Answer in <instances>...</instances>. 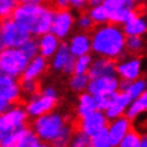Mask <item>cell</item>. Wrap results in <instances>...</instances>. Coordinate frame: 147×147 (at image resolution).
<instances>
[{
  "instance_id": "obj_38",
  "label": "cell",
  "mask_w": 147,
  "mask_h": 147,
  "mask_svg": "<svg viewBox=\"0 0 147 147\" xmlns=\"http://www.w3.org/2000/svg\"><path fill=\"white\" fill-rule=\"evenodd\" d=\"M105 0H87L86 4H89L90 6H97V5H102Z\"/></svg>"
},
{
  "instance_id": "obj_8",
  "label": "cell",
  "mask_w": 147,
  "mask_h": 147,
  "mask_svg": "<svg viewBox=\"0 0 147 147\" xmlns=\"http://www.w3.org/2000/svg\"><path fill=\"white\" fill-rule=\"evenodd\" d=\"M40 140L29 126L0 136V147H31Z\"/></svg>"
},
{
  "instance_id": "obj_28",
  "label": "cell",
  "mask_w": 147,
  "mask_h": 147,
  "mask_svg": "<svg viewBox=\"0 0 147 147\" xmlns=\"http://www.w3.org/2000/svg\"><path fill=\"white\" fill-rule=\"evenodd\" d=\"M19 49L23 51V53L26 55V57L30 60V59L35 57L36 55H39V45H38V40L34 38H29L26 41H25L23 45H21Z\"/></svg>"
},
{
  "instance_id": "obj_20",
  "label": "cell",
  "mask_w": 147,
  "mask_h": 147,
  "mask_svg": "<svg viewBox=\"0 0 147 147\" xmlns=\"http://www.w3.org/2000/svg\"><path fill=\"white\" fill-rule=\"evenodd\" d=\"M121 91L127 94L131 100L137 98L143 91L146 90V81L145 80H134V81H125L121 84Z\"/></svg>"
},
{
  "instance_id": "obj_18",
  "label": "cell",
  "mask_w": 147,
  "mask_h": 147,
  "mask_svg": "<svg viewBox=\"0 0 147 147\" xmlns=\"http://www.w3.org/2000/svg\"><path fill=\"white\" fill-rule=\"evenodd\" d=\"M140 69H141V62L138 59H132L126 62L116 65V72L122 78L123 81H134L138 78Z\"/></svg>"
},
{
  "instance_id": "obj_6",
  "label": "cell",
  "mask_w": 147,
  "mask_h": 147,
  "mask_svg": "<svg viewBox=\"0 0 147 147\" xmlns=\"http://www.w3.org/2000/svg\"><path fill=\"white\" fill-rule=\"evenodd\" d=\"M30 36V32L20 24H18L13 18L0 20V45L1 47H20Z\"/></svg>"
},
{
  "instance_id": "obj_39",
  "label": "cell",
  "mask_w": 147,
  "mask_h": 147,
  "mask_svg": "<svg viewBox=\"0 0 147 147\" xmlns=\"http://www.w3.org/2000/svg\"><path fill=\"white\" fill-rule=\"evenodd\" d=\"M31 147H53L51 145H49L47 142H42V141H39L38 143H35L34 146H31Z\"/></svg>"
},
{
  "instance_id": "obj_34",
  "label": "cell",
  "mask_w": 147,
  "mask_h": 147,
  "mask_svg": "<svg viewBox=\"0 0 147 147\" xmlns=\"http://www.w3.org/2000/svg\"><path fill=\"white\" fill-rule=\"evenodd\" d=\"M79 25H80V28H82L84 30L86 31V34H92V32L95 31V28L97 26V25H95L94 24V21L90 19V16H89V14L84 11L81 14V16H80V19H79Z\"/></svg>"
},
{
  "instance_id": "obj_33",
  "label": "cell",
  "mask_w": 147,
  "mask_h": 147,
  "mask_svg": "<svg viewBox=\"0 0 147 147\" xmlns=\"http://www.w3.org/2000/svg\"><path fill=\"white\" fill-rule=\"evenodd\" d=\"M89 80L90 79H89V76H87V74H85V75H75L71 79V87L75 91H81L85 89V87H87Z\"/></svg>"
},
{
  "instance_id": "obj_22",
  "label": "cell",
  "mask_w": 147,
  "mask_h": 147,
  "mask_svg": "<svg viewBox=\"0 0 147 147\" xmlns=\"http://www.w3.org/2000/svg\"><path fill=\"white\" fill-rule=\"evenodd\" d=\"M96 102H95V97L91 94H82L80 96V104H79V117H85L89 113L96 111Z\"/></svg>"
},
{
  "instance_id": "obj_35",
  "label": "cell",
  "mask_w": 147,
  "mask_h": 147,
  "mask_svg": "<svg viewBox=\"0 0 147 147\" xmlns=\"http://www.w3.org/2000/svg\"><path fill=\"white\" fill-rule=\"evenodd\" d=\"M115 92L113 94H109V95H98V96H94L95 97V102H96V109L98 111L101 110H106L110 106L112 101V97Z\"/></svg>"
},
{
  "instance_id": "obj_36",
  "label": "cell",
  "mask_w": 147,
  "mask_h": 147,
  "mask_svg": "<svg viewBox=\"0 0 147 147\" xmlns=\"http://www.w3.org/2000/svg\"><path fill=\"white\" fill-rule=\"evenodd\" d=\"M86 3H87V0H69L70 5H72L74 8H79V9H82Z\"/></svg>"
},
{
  "instance_id": "obj_43",
  "label": "cell",
  "mask_w": 147,
  "mask_h": 147,
  "mask_svg": "<svg viewBox=\"0 0 147 147\" xmlns=\"http://www.w3.org/2000/svg\"><path fill=\"white\" fill-rule=\"evenodd\" d=\"M0 49H1V45H0Z\"/></svg>"
},
{
  "instance_id": "obj_3",
  "label": "cell",
  "mask_w": 147,
  "mask_h": 147,
  "mask_svg": "<svg viewBox=\"0 0 147 147\" xmlns=\"http://www.w3.org/2000/svg\"><path fill=\"white\" fill-rule=\"evenodd\" d=\"M66 126V121L56 113H46L34 120L31 130L42 142H53L62 132Z\"/></svg>"
},
{
  "instance_id": "obj_37",
  "label": "cell",
  "mask_w": 147,
  "mask_h": 147,
  "mask_svg": "<svg viewBox=\"0 0 147 147\" xmlns=\"http://www.w3.org/2000/svg\"><path fill=\"white\" fill-rule=\"evenodd\" d=\"M19 3H32V4H47V6L50 5L51 0H19Z\"/></svg>"
},
{
  "instance_id": "obj_25",
  "label": "cell",
  "mask_w": 147,
  "mask_h": 147,
  "mask_svg": "<svg viewBox=\"0 0 147 147\" xmlns=\"http://www.w3.org/2000/svg\"><path fill=\"white\" fill-rule=\"evenodd\" d=\"M19 5V0H0V20L10 19Z\"/></svg>"
},
{
  "instance_id": "obj_15",
  "label": "cell",
  "mask_w": 147,
  "mask_h": 147,
  "mask_svg": "<svg viewBox=\"0 0 147 147\" xmlns=\"http://www.w3.org/2000/svg\"><path fill=\"white\" fill-rule=\"evenodd\" d=\"M46 70V59L41 55H36L29 60L24 72L21 74L19 79L21 80H39V78L42 75V72Z\"/></svg>"
},
{
  "instance_id": "obj_12",
  "label": "cell",
  "mask_w": 147,
  "mask_h": 147,
  "mask_svg": "<svg viewBox=\"0 0 147 147\" xmlns=\"http://www.w3.org/2000/svg\"><path fill=\"white\" fill-rule=\"evenodd\" d=\"M74 65H75V59H74V55L70 53L69 46L66 44H60L53 61L54 69L61 70L66 74H71L74 72Z\"/></svg>"
},
{
  "instance_id": "obj_17",
  "label": "cell",
  "mask_w": 147,
  "mask_h": 147,
  "mask_svg": "<svg viewBox=\"0 0 147 147\" xmlns=\"http://www.w3.org/2000/svg\"><path fill=\"white\" fill-rule=\"evenodd\" d=\"M38 45H39V55L47 59V57H51L56 53V50L59 49V45H60V41H59L57 36H55L50 31L39 36Z\"/></svg>"
},
{
  "instance_id": "obj_16",
  "label": "cell",
  "mask_w": 147,
  "mask_h": 147,
  "mask_svg": "<svg viewBox=\"0 0 147 147\" xmlns=\"http://www.w3.org/2000/svg\"><path fill=\"white\" fill-rule=\"evenodd\" d=\"M131 98L127 96V94H125L123 91H120V92H115L112 97V101L110 106L105 110L106 111V116L109 119H117L122 115V112L127 109V106L130 105Z\"/></svg>"
},
{
  "instance_id": "obj_10",
  "label": "cell",
  "mask_w": 147,
  "mask_h": 147,
  "mask_svg": "<svg viewBox=\"0 0 147 147\" xmlns=\"http://www.w3.org/2000/svg\"><path fill=\"white\" fill-rule=\"evenodd\" d=\"M119 81L113 75L100 76L96 79H91V81L87 85L89 94L92 96H98V95H109L116 92L119 89Z\"/></svg>"
},
{
  "instance_id": "obj_27",
  "label": "cell",
  "mask_w": 147,
  "mask_h": 147,
  "mask_svg": "<svg viewBox=\"0 0 147 147\" xmlns=\"http://www.w3.org/2000/svg\"><path fill=\"white\" fill-rule=\"evenodd\" d=\"M89 147H112L109 141V135H107V128H102L95 135L90 137V145Z\"/></svg>"
},
{
  "instance_id": "obj_26",
  "label": "cell",
  "mask_w": 147,
  "mask_h": 147,
  "mask_svg": "<svg viewBox=\"0 0 147 147\" xmlns=\"http://www.w3.org/2000/svg\"><path fill=\"white\" fill-rule=\"evenodd\" d=\"M89 16L94 21L95 25H100V24H104L106 21H109V13L105 9L104 5L92 6V9L89 11Z\"/></svg>"
},
{
  "instance_id": "obj_1",
  "label": "cell",
  "mask_w": 147,
  "mask_h": 147,
  "mask_svg": "<svg viewBox=\"0 0 147 147\" xmlns=\"http://www.w3.org/2000/svg\"><path fill=\"white\" fill-rule=\"evenodd\" d=\"M54 10L44 4L19 3L13 14V19L30 32V35L41 36L51 31Z\"/></svg>"
},
{
  "instance_id": "obj_14",
  "label": "cell",
  "mask_w": 147,
  "mask_h": 147,
  "mask_svg": "<svg viewBox=\"0 0 147 147\" xmlns=\"http://www.w3.org/2000/svg\"><path fill=\"white\" fill-rule=\"evenodd\" d=\"M116 59H109V57H102L98 59L90 65V69L87 71L89 79H96L100 76H107L113 75L116 72Z\"/></svg>"
},
{
  "instance_id": "obj_30",
  "label": "cell",
  "mask_w": 147,
  "mask_h": 147,
  "mask_svg": "<svg viewBox=\"0 0 147 147\" xmlns=\"http://www.w3.org/2000/svg\"><path fill=\"white\" fill-rule=\"evenodd\" d=\"M125 47H126L127 53L137 55L142 50V39L136 35L128 36L127 39H125Z\"/></svg>"
},
{
  "instance_id": "obj_42",
  "label": "cell",
  "mask_w": 147,
  "mask_h": 147,
  "mask_svg": "<svg viewBox=\"0 0 147 147\" xmlns=\"http://www.w3.org/2000/svg\"><path fill=\"white\" fill-rule=\"evenodd\" d=\"M130 1H132V3H140L141 0H130Z\"/></svg>"
},
{
  "instance_id": "obj_9",
  "label": "cell",
  "mask_w": 147,
  "mask_h": 147,
  "mask_svg": "<svg viewBox=\"0 0 147 147\" xmlns=\"http://www.w3.org/2000/svg\"><path fill=\"white\" fill-rule=\"evenodd\" d=\"M21 91L19 79L4 75L0 72V101L8 106H13L21 102Z\"/></svg>"
},
{
  "instance_id": "obj_13",
  "label": "cell",
  "mask_w": 147,
  "mask_h": 147,
  "mask_svg": "<svg viewBox=\"0 0 147 147\" xmlns=\"http://www.w3.org/2000/svg\"><path fill=\"white\" fill-rule=\"evenodd\" d=\"M131 128L130 120L127 117H120L116 119L113 122L110 123L107 128V135H109V141L112 147L119 146L120 141L123 138V136L127 134V131Z\"/></svg>"
},
{
  "instance_id": "obj_5",
  "label": "cell",
  "mask_w": 147,
  "mask_h": 147,
  "mask_svg": "<svg viewBox=\"0 0 147 147\" xmlns=\"http://www.w3.org/2000/svg\"><path fill=\"white\" fill-rule=\"evenodd\" d=\"M56 105H57L56 92H55L54 89L47 87V89L41 90L40 92L28 97V100L24 105V109L26 111L28 116L36 119L39 116L50 113Z\"/></svg>"
},
{
  "instance_id": "obj_4",
  "label": "cell",
  "mask_w": 147,
  "mask_h": 147,
  "mask_svg": "<svg viewBox=\"0 0 147 147\" xmlns=\"http://www.w3.org/2000/svg\"><path fill=\"white\" fill-rule=\"evenodd\" d=\"M29 62L19 47H1L0 49V72L11 78L19 79Z\"/></svg>"
},
{
  "instance_id": "obj_40",
  "label": "cell",
  "mask_w": 147,
  "mask_h": 147,
  "mask_svg": "<svg viewBox=\"0 0 147 147\" xmlns=\"http://www.w3.org/2000/svg\"><path fill=\"white\" fill-rule=\"evenodd\" d=\"M141 147H147V134L141 137Z\"/></svg>"
},
{
  "instance_id": "obj_24",
  "label": "cell",
  "mask_w": 147,
  "mask_h": 147,
  "mask_svg": "<svg viewBox=\"0 0 147 147\" xmlns=\"http://www.w3.org/2000/svg\"><path fill=\"white\" fill-rule=\"evenodd\" d=\"M19 85L21 95H25L26 97H30L32 95L40 92V82L39 80H21L19 79Z\"/></svg>"
},
{
  "instance_id": "obj_31",
  "label": "cell",
  "mask_w": 147,
  "mask_h": 147,
  "mask_svg": "<svg viewBox=\"0 0 147 147\" xmlns=\"http://www.w3.org/2000/svg\"><path fill=\"white\" fill-rule=\"evenodd\" d=\"M102 5L105 6L107 13L115 11V10L125 8V6H127V8H134V3L130 1V0H105Z\"/></svg>"
},
{
  "instance_id": "obj_7",
  "label": "cell",
  "mask_w": 147,
  "mask_h": 147,
  "mask_svg": "<svg viewBox=\"0 0 147 147\" xmlns=\"http://www.w3.org/2000/svg\"><path fill=\"white\" fill-rule=\"evenodd\" d=\"M29 116L21 104H15L0 113V136L28 126Z\"/></svg>"
},
{
  "instance_id": "obj_29",
  "label": "cell",
  "mask_w": 147,
  "mask_h": 147,
  "mask_svg": "<svg viewBox=\"0 0 147 147\" xmlns=\"http://www.w3.org/2000/svg\"><path fill=\"white\" fill-rule=\"evenodd\" d=\"M90 65H91V56H89L87 54L79 56L78 60H75V65H74L75 75H85V74H87Z\"/></svg>"
},
{
  "instance_id": "obj_32",
  "label": "cell",
  "mask_w": 147,
  "mask_h": 147,
  "mask_svg": "<svg viewBox=\"0 0 147 147\" xmlns=\"http://www.w3.org/2000/svg\"><path fill=\"white\" fill-rule=\"evenodd\" d=\"M72 135L74 137L71 136V140H70L67 147H89L90 137L87 135H85L84 132H76V134Z\"/></svg>"
},
{
  "instance_id": "obj_11",
  "label": "cell",
  "mask_w": 147,
  "mask_h": 147,
  "mask_svg": "<svg viewBox=\"0 0 147 147\" xmlns=\"http://www.w3.org/2000/svg\"><path fill=\"white\" fill-rule=\"evenodd\" d=\"M74 18L69 13V10H59L54 13V20L51 25V32L59 39L65 38L71 30Z\"/></svg>"
},
{
  "instance_id": "obj_21",
  "label": "cell",
  "mask_w": 147,
  "mask_h": 147,
  "mask_svg": "<svg viewBox=\"0 0 147 147\" xmlns=\"http://www.w3.org/2000/svg\"><path fill=\"white\" fill-rule=\"evenodd\" d=\"M147 111V90H145L140 96L136 98V101L130 106L127 110V119L134 120L135 117Z\"/></svg>"
},
{
  "instance_id": "obj_19",
  "label": "cell",
  "mask_w": 147,
  "mask_h": 147,
  "mask_svg": "<svg viewBox=\"0 0 147 147\" xmlns=\"http://www.w3.org/2000/svg\"><path fill=\"white\" fill-rule=\"evenodd\" d=\"M70 53L74 56H82L91 50V40L89 34H78L70 41Z\"/></svg>"
},
{
  "instance_id": "obj_23",
  "label": "cell",
  "mask_w": 147,
  "mask_h": 147,
  "mask_svg": "<svg viewBox=\"0 0 147 147\" xmlns=\"http://www.w3.org/2000/svg\"><path fill=\"white\" fill-rule=\"evenodd\" d=\"M117 147H141V136L135 128H130Z\"/></svg>"
},
{
  "instance_id": "obj_41",
  "label": "cell",
  "mask_w": 147,
  "mask_h": 147,
  "mask_svg": "<svg viewBox=\"0 0 147 147\" xmlns=\"http://www.w3.org/2000/svg\"><path fill=\"white\" fill-rule=\"evenodd\" d=\"M8 107H10V106H8L6 104H4V102H1V101H0V113H1V112H4L5 110L8 109Z\"/></svg>"
},
{
  "instance_id": "obj_2",
  "label": "cell",
  "mask_w": 147,
  "mask_h": 147,
  "mask_svg": "<svg viewBox=\"0 0 147 147\" xmlns=\"http://www.w3.org/2000/svg\"><path fill=\"white\" fill-rule=\"evenodd\" d=\"M125 47V34L115 24L100 28L92 32L91 49L109 59H117Z\"/></svg>"
}]
</instances>
